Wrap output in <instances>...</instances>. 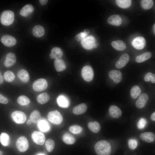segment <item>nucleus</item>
Here are the masks:
<instances>
[{
	"instance_id": "24",
	"label": "nucleus",
	"mask_w": 155,
	"mask_h": 155,
	"mask_svg": "<svg viewBox=\"0 0 155 155\" xmlns=\"http://www.w3.org/2000/svg\"><path fill=\"white\" fill-rule=\"evenodd\" d=\"M54 65L56 70L58 72L63 71L66 68V66L65 62L61 59H55L54 61Z\"/></svg>"
},
{
	"instance_id": "23",
	"label": "nucleus",
	"mask_w": 155,
	"mask_h": 155,
	"mask_svg": "<svg viewBox=\"0 0 155 155\" xmlns=\"http://www.w3.org/2000/svg\"><path fill=\"white\" fill-rule=\"evenodd\" d=\"M32 32L33 35L38 38L41 37L44 34L45 30L44 28L40 25H36L33 28Z\"/></svg>"
},
{
	"instance_id": "13",
	"label": "nucleus",
	"mask_w": 155,
	"mask_h": 155,
	"mask_svg": "<svg viewBox=\"0 0 155 155\" xmlns=\"http://www.w3.org/2000/svg\"><path fill=\"white\" fill-rule=\"evenodd\" d=\"M108 75L110 78L115 83H119L122 79V74L118 70H111L108 73Z\"/></svg>"
},
{
	"instance_id": "18",
	"label": "nucleus",
	"mask_w": 155,
	"mask_h": 155,
	"mask_svg": "<svg viewBox=\"0 0 155 155\" xmlns=\"http://www.w3.org/2000/svg\"><path fill=\"white\" fill-rule=\"evenodd\" d=\"M108 22L110 24L118 26L122 23L121 17L118 15H113L110 16L108 19Z\"/></svg>"
},
{
	"instance_id": "17",
	"label": "nucleus",
	"mask_w": 155,
	"mask_h": 155,
	"mask_svg": "<svg viewBox=\"0 0 155 155\" xmlns=\"http://www.w3.org/2000/svg\"><path fill=\"white\" fill-rule=\"evenodd\" d=\"M140 138L143 141L148 143H151L154 141L155 134L151 132L142 133L140 136Z\"/></svg>"
},
{
	"instance_id": "48",
	"label": "nucleus",
	"mask_w": 155,
	"mask_h": 155,
	"mask_svg": "<svg viewBox=\"0 0 155 155\" xmlns=\"http://www.w3.org/2000/svg\"><path fill=\"white\" fill-rule=\"evenodd\" d=\"M150 81L153 83H155V75L153 74Z\"/></svg>"
},
{
	"instance_id": "42",
	"label": "nucleus",
	"mask_w": 155,
	"mask_h": 155,
	"mask_svg": "<svg viewBox=\"0 0 155 155\" xmlns=\"http://www.w3.org/2000/svg\"><path fill=\"white\" fill-rule=\"evenodd\" d=\"M147 121L146 119L142 118L140 119L137 123V127L140 129L145 128L147 125Z\"/></svg>"
},
{
	"instance_id": "52",
	"label": "nucleus",
	"mask_w": 155,
	"mask_h": 155,
	"mask_svg": "<svg viewBox=\"0 0 155 155\" xmlns=\"http://www.w3.org/2000/svg\"><path fill=\"white\" fill-rule=\"evenodd\" d=\"M3 153L0 150V155H3Z\"/></svg>"
},
{
	"instance_id": "30",
	"label": "nucleus",
	"mask_w": 155,
	"mask_h": 155,
	"mask_svg": "<svg viewBox=\"0 0 155 155\" xmlns=\"http://www.w3.org/2000/svg\"><path fill=\"white\" fill-rule=\"evenodd\" d=\"M38 126L40 130L42 132L47 131L50 129L48 123L44 120H40L38 122Z\"/></svg>"
},
{
	"instance_id": "39",
	"label": "nucleus",
	"mask_w": 155,
	"mask_h": 155,
	"mask_svg": "<svg viewBox=\"0 0 155 155\" xmlns=\"http://www.w3.org/2000/svg\"><path fill=\"white\" fill-rule=\"evenodd\" d=\"M4 79L7 82H11L15 78V76L13 72L11 71H7L4 74Z\"/></svg>"
},
{
	"instance_id": "6",
	"label": "nucleus",
	"mask_w": 155,
	"mask_h": 155,
	"mask_svg": "<svg viewBox=\"0 0 155 155\" xmlns=\"http://www.w3.org/2000/svg\"><path fill=\"white\" fill-rule=\"evenodd\" d=\"M82 76L86 81L90 82L91 81L94 76V71L92 68L89 65L84 66L82 70Z\"/></svg>"
},
{
	"instance_id": "35",
	"label": "nucleus",
	"mask_w": 155,
	"mask_h": 155,
	"mask_svg": "<svg viewBox=\"0 0 155 155\" xmlns=\"http://www.w3.org/2000/svg\"><path fill=\"white\" fill-rule=\"evenodd\" d=\"M116 2L117 5L122 8H127L131 5V1L130 0H117Z\"/></svg>"
},
{
	"instance_id": "50",
	"label": "nucleus",
	"mask_w": 155,
	"mask_h": 155,
	"mask_svg": "<svg viewBox=\"0 0 155 155\" xmlns=\"http://www.w3.org/2000/svg\"><path fill=\"white\" fill-rule=\"evenodd\" d=\"M32 121L30 119H28L27 121V124L28 125H30L31 124Z\"/></svg>"
},
{
	"instance_id": "36",
	"label": "nucleus",
	"mask_w": 155,
	"mask_h": 155,
	"mask_svg": "<svg viewBox=\"0 0 155 155\" xmlns=\"http://www.w3.org/2000/svg\"><path fill=\"white\" fill-rule=\"evenodd\" d=\"M17 102L21 106H25L29 104L30 102V99L25 95H21L17 98Z\"/></svg>"
},
{
	"instance_id": "21",
	"label": "nucleus",
	"mask_w": 155,
	"mask_h": 155,
	"mask_svg": "<svg viewBox=\"0 0 155 155\" xmlns=\"http://www.w3.org/2000/svg\"><path fill=\"white\" fill-rule=\"evenodd\" d=\"M34 8L31 4H28L21 9L20 11V15L24 17H27L30 15L34 11Z\"/></svg>"
},
{
	"instance_id": "25",
	"label": "nucleus",
	"mask_w": 155,
	"mask_h": 155,
	"mask_svg": "<svg viewBox=\"0 0 155 155\" xmlns=\"http://www.w3.org/2000/svg\"><path fill=\"white\" fill-rule=\"evenodd\" d=\"M87 109V106L85 103H81L75 107L73 109V114L76 115H81L84 113Z\"/></svg>"
},
{
	"instance_id": "34",
	"label": "nucleus",
	"mask_w": 155,
	"mask_h": 155,
	"mask_svg": "<svg viewBox=\"0 0 155 155\" xmlns=\"http://www.w3.org/2000/svg\"><path fill=\"white\" fill-rule=\"evenodd\" d=\"M0 142L3 146H8L10 142V139L9 136L6 133H2L0 135Z\"/></svg>"
},
{
	"instance_id": "53",
	"label": "nucleus",
	"mask_w": 155,
	"mask_h": 155,
	"mask_svg": "<svg viewBox=\"0 0 155 155\" xmlns=\"http://www.w3.org/2000/svg\"><path fill=\"white\" fill-rule=\"evenodd\" d=\"M37 155H45L44 154L42 153H40L38 154Z\"/></svg>"
},
{
	"instance_id": "40",
	"label": "nucleus",
	"mask_w": 155,
	"mask_h": 155,
	"mask_svg": "<svg viewBox=\"0 0 155 155\" xmlns=\"http://www.w3.org/2000/svg\"><path fill=\"white\" fill-rule=\"evenodd\" d=\"M82 128L79 125H75L69 127V130L70 132L74 134H78L82 131Z\"/></svg>"
},
{
	"instance_id": "8",
	"label": "nucleus",
	"mask_w": 155,
	"mask_h": 155,
	"mask_svg": "<svg viewBox=\"0 0 155 155\" xmlns=\"http://www.w3.org/2000/svg\"><path fill=\"white\" fill-rule=\"evenodd\" d=\"M11 117L15 122L18 124L24 123L26 119V116L25 113L19 111H16L12 112Z\"/></svg>"
},
{
	"instance_id": "5",
	"label": "nucleus",
	"mask_w": 155,
	"mask_h": 155,
	"mask_svg": "<svg viewBox=\"0 0 155 155\" xmlns=\"http://www.w3.org/2000/svg\"><path fill=\"white\" fill-rule=\"evenodd\" d=\"M48 86L47 81L44 78L38 79L33 82L32 88L36 92L42 91L46 90Z\"/></svg>"
},
{
	"instance_id": "10",
	"label": "nucleus",
	"mask_w": 155,
	"mask_h": 155,
	"mask_svg": "<svg viewBox=\"0 0 155 155\" xmlns=\"http://www.w3.org/2000/svg\"><path fill=\"white\" fill-rule=\"evenodd\" d=\"M1 41L5 46L11 47L14 46L16 43V40L14 37L9 35L3 36L1 38Z\"/></svg>"
},
{
	"instance_id": "27",
	"label": "nucleus",
	"mask_w": 155,
	"mask_h": 155,
	"mask_svg": "<svg viewBox=\"0 0 155 155\" xmlns=\"http://www.w3.org/2000/svg\"><path fill=\"white\" fill-rule=\"evenodd\" d=\"M152 55L151 53L150 52L143 53L136 57L135 61L138 63L143 62L150 58Z\"/></svg>"
},
{
	"instance_id": "51",
	"label": "nucleus",
	"mask_w": 155,
	"mask_h": 155,
	"mask_svg": "<svg viewBox=\"0 0 155 155\" xmlns=\"http://www.w3.org/2000/svg\"><path fill=\"white\" fill-rule=\"evenodd\" d=\"M155 24H154V25L153 27V32L154 34L155 33Z\"/></svg>"
},
{
	"instance_id": "33",
	"label": "nucleus",
	"mask_w": 155,
	"mask_h": 155,
	"mask_svg": "<svg viewBox=\"0 0 155 155\" xmlns=\"http://www.w3.org/2000/svg\"><path fill=\"white\" fill-rule=\"evenodd\" d=\"M141 92V91L139 86L135 85L131 89L130 94L133 98L135 99L140 95Z\"/></svg>"
},
{
	"instance_id": "31",
	"label": "nucleus",
	"mask_w": 155,
	"mask_h": 155,
	"mask_svg": "<svg viewBox=\"0 0 155 155\" xmlns=\"http://www.w3.org/2000/svg\"><path fill=\"white\" fill-rule=\"evenodd\" d=\"M49 99V95L46 92H44L40 94L37 96V98L38 102L41 104L47 102Z\"/></svg>"
},
{
	"instance_id": "29",
	"label": "nucleus",
	"mask_w": 155,
	"mask_h": 155,
	"mask_svg": "<svg viewBox=\"0 0 155 155\" xmlns=\"http://www.w3.org/2000/svg\"><path fill=\"white\" fill-rule=\"evenodd\" d=\"M41 118V115L40 112L36 110L33 111L30 115V119L34 123H38Z\"/></svg>"
},
{
	"instance_id": "11",
	"label": "nucleus",
	"mask_w": 155,
	"mask_h": 155,
	"mask_svg": "<svg viewBox=\"0 0 155 155\" xmlns=\"http://www.w3.org/2000/svg\"><path fill=\"white\" fill-rule=\"evenodd\" d=\"M146 41L145 38L141 36H139L135 38L133 40L132 44L133 46L135 49L141 50L145 47Z\"/></svg>"
},
{
	"instance_id": "43",
	"label": "nucleus",
	"mask_w": 155,
	"mask_h": 155,
	"mask_svg": "<svg viewBox=\"0 0 155 155\" xmlns=\"http://www.w3.org/2000/svg\"><path fill=\"white\" fill-rule=\"evenodd\" d=\"M129 148L132 150L135 149L138 145V143L137 141L134 139H130L128 142Z\"/></svg>"
},
{
	"instance_id": "4",
	"label": "nucleus",
	"mask_w": 155,
	"mask_h": 155,
	"mask_svg": "<svg viewBox=\"0 0 155 155\" xmlns=\"http://www.w3.org/2000/svg\"><path fill=\"white\" fill-rule=\"evenodd\" d=\"M81 44L84 48L87 50L96 48V40L94 37L91 35L87 36L81 41Z\"/></svg>"
},
{
	"instance_id": "47",
	"label": "nucleus",
	"mask_w": 155,
	"mask_h": 155,
	"mask_svg": "<svg viewBox=\"0 0 155 155\" xmlns=\"http://www.w3.org/2000/svg\"><path fill=\"white\" fill-rule=\"evenodd\" d=\"M4 81V78L0 71V84H2Z\"/></svg>"
},
{
	"instance_id": "14",
	"label": "nucleus",
	"mask_w": 155,
	"mask_h": 155,
	"mask_svg": "<svg viewBox=\"0 0 155 155\" xmlns=\"http://www.w3.org/2000/svg\"><path fill=\"white\" fill-rule=\"evenodd\" d=\"M149 97L148 94L144 93L141 95L137 100L135 105L139 108H143L146 104L148 100Z\"/></svg>"
},
{
	"instance_id": "7",
	"label": "nucleus",
	"mask_w": 155,
	"mask_h": 155,
	"mask_svg": "<svg viewBox=\"0 0 155 155\" xmlns=\"http://www.w3.org/2000/svg\"><path fill=\"white\" fill-rule=\"evenodd\" d=\"M16 146L18 150L21 152H25L28 149L29 145L27 139L24 136L19 137L17 140Z\"/></svg>"
},
{
	"instance_id": "44",
	"label": "nucleus",
	"mask_w": 155,
	"mask_h": 155,
	"mask_svg": "<svg viewBox=\"0 0 155 155\" xmlns=\"http://www.w3.org/2000/svg\"><path fill=\"white\" fill-rule=\"evenodd\" d=\"M152 74L150 72H149L146 73L144 76V80L146 82H148L150 81Z\"/></svg>"
},
{
	"instance_id": "9",
	"label": "nucleus",
	"mask_w": 155,
	"mask_h": 155,
	"mask_svg": "<svg viewBox=\"0 0 155 155\" xmlns=\"http://www.w3.org/2000/svg\"><path fill=\"white\" fill-rule=\"evenodd\" d=\"M33 141L36 144L42 145L45 142V137L44 135L41 132L35 131H34L31 135Z\"/></svg>"
},
{
	"instance_id": "19",
	"label": "nucleus",
	"mask_w": 155,
	"mask_h": 155,
	"mask_svg": "<svg viewBox=\"0 0 155 155\" xmlns=\"http://www.w3.org/2000/svg\"><path fill=\"white\" fill-rule=\"evenodd\" d=\"M57 104L63 108H67L69 105V101L68 98L63 95H59L57 99Z\"/></svg>"
},
{
	"instance_id": "2",
	"label": "nucleus",
	"mask_w": 155,
	"mask_h": 155,
	"mask_svg": "<svg viewBox=\"0 0 155 155\" xmlns=\"http://www.w3.org/2000/svg\"><path fill=\"white\" fill-rule=\"evenodd\" d=\"M14 19V13L10 10H6L2 13L0 17V21L3 25L9 26L12 24Z\"/></svg>"
},
{
	"instance_id": "3",
	"label": "nucleus",
	"mask_w": 155,
	"mask_h": 155,
	"mask_svg": "<svg viewBox=\"0 0 155 155\" xmlns=\"http://www.w3.org/2000/svg\"><path fill=\"white\" fill-rule=\"evenodd\" d=\"M49 121L55 125H59L62 122L63 118L60 113L57 110L50 112L47 115Z\"/></svg>"
},
{
	"instance_id": "16",
	"label": "nucleus",
	"mask_w": 155,
	"mask_h": 155,
	"mask_svg": "<svg viewBox=\"0 0 155 155\" xmlns=\"http://www.w3.org/2000/svg\"><path fill=\"white\" fill-rule=\"evenodd\" d=\"M110 116L113 118H118L121 115L122 112L120 109L115 105L111 106L109 108Z\"/></svg>"
},
{
	"instance_id": "26",
	"label": "nucleus",
	"mask_w": 155,
	"mask_h": 155,
	"mask_svg": "<svg viewBox=\"0 0 155 155\" xmlns=\"http://www.w3.org/2000/svg\"><path fill=\"white\" fill-rule=\"evenodd\" d=\"M111 45L114 49L119 51L124 50L126 48L125 43L122 41L120 40L112 42Z\"/></svg>"
},
{
	"instance_id": "28",
	"label": "nucleus",
	"mask_w": 155,
	"mask_h": 155,
	"mask_svg": "<svg viewBox=\"0 0 155 155\" xmlns=\"http://www.w3.org/2000/svg\"><path fill=\"white\" fill-rule=\"evenodd\" d=\"M88 126L89 129L94 133L98 132L101 128L100 124L97 121L89 122L88 124Z\"/></svg>"
},
{
	"instance_id": "38",
	"label": "nucleus",
	"mask_w": 155,
	"mask_h": 155,
	"mask_svg": "<svg viewBox=\"0 0 155 155\" xmlns=\"http://www.w3.org/2000/svg\"><path fill=\"white\" fill-rule=\"evenodd\" d=\"M45 146L47 151L50 152H52L54 148L55 143L52 139H49L46 142Z\"/></svg>"
},
{
	"instance_id": "32",
	"label": "nucleus",
	"mask_w": 155,
	"mask_h": 155,
	"mask_svg": "<svg viewBox=\"0 0 155 155\" xmlns=\"http://www.w3.org/2000/svg\"><path fill=\"white\" fill-rule=\"evenodd\" d=\"M62 139L63 142L68 144H74L75 140L74 137L70 134L65 133L63 135Z\"/></svg>"
},
{
	"instance_id": "1",
	"label": "nucleus",
	"mask_w": 155,
	"mask_h": 155,
	"mask_svg": "<svg viewBox=\"0 0 155 155\" xmlns=\"http://www.w3.org/2000/svg\"><path fill=\"white\" fill-rule=\"evenodd\" d=\"M94 149L97 155H110L111 152V146L105 140H102L97 142L95 145Z\"/></svg>"
},
{
	"instance_id": "20",
	"label": "nucleus",
	"mask_w": 155,
	"mask_h": 155,
	"mask_svg": "<svg viewBox=\"0 0 155 155\" xmlns=\"http://www.w3.org/2000/svg\"><path fill=\"white\" fill-rule=\"evenodd\" d=\"M63 55V52L61 49L57 47L53 48L49 55L50 57L52 59H61Z\"/></svg>"
},
{
	"instance_id": "22",
	"label": "nucleus",
	"mask_w": 155,
	"mask_h": 155,
	"mask_svg": "<svg viewBox=\"0 0 155 155\" xmlns=\"http://www.w3.org/2000/svg\"><path fill=\"white\" fill-rule=\"evenodd\" d=\"M17 76L18 78L24 83L28 82L30 79L28 72L26 70L23 69H21L18 71Z\"/></svg>"
},
{
	"instance_id": "12",
	"label": "nucleus",
	"mask_w": 155,
	"mask_h": 155,
	"mask_svg": "<svg viewBox=\"0 0 155 155\" xmlns=\"http://www.w3.org/2000/svg\"><path fill=\"white\" fill-rule=\"evenodd\" d=\"M129 57L128 54L124 53L122 55L116 62L115 66L118 69H121L125 67L129 61Z\"/></svg>"
},
{
	"instance_id": "46",
	"label": "nucleus",
	"mask_w": 155,
	"mask_h": 155,
	"mask_svg": "<svg viewBox=\"0 0 155 155\" xmlns=\"http://www.w3.org/2000/svg\"><path fill=\"white\" fill-rule=\"evenodd\" d=\"M39 1L40 4L42 5H45L48 1V0H40Z\"/></svg>"
},
{
	"instance_id": "45",
	"label": "nucleus",
	"mask_w": 155,
	"mask_h": 155,
	"mask_svg": "<svg viewBox=\"0 0 155 155\" xmlns=\"http://www.w3.org/2000/svg\"><path fill=\"white\" fill-rule=\"evenodd\" d=\"M8 102V99L0 94V103L6 104Z\"/></svg>"
},
{
	"instance_id": "41",
	"label": "nucleus",
	"mask_w": 155,
	"mask_h": 155,
	"mask_svg": "<svg viewBox=\"0 0 155 155\" xmlns=\"http://www.w3.org/2000/svg\"><path fill=\"white\" fill-rule=\"evenodd\" d=\"M88 34V32L86 31L80 32L75 36V39L78 42L82 41L87 37Z\"/></svg>"
},
{
	"instance_id": "49",
	"label": "nucleus",
	"mask_w": 155,
	"mask_h": 155,
	"mask_svg": "<svg viewBox=\"0 0 155 155\" xmlns=\"http://www.w3.org/2000/svg\"><path fill=\"white\" fill-rule=\"evenodd\" d=\"M151 119L153 121H155V112H153L151 115Z\"/></svg>"
},
{
	"instance_id": "15",
	"label": "nucleus",
	"mask_w": 155,
	"mask_h": 155,
	"mask_svg": "<svg viewBox=\"0 0 155 155\" xmlns=\"http://www.w3.org/2000/svg\"><path fill=\"white\" fill-rule=\"evenodd\" d=\"M16 60V57L15 54L12 53H9L6 55V59L4 63V65L7 67H10L15 63Z\"/></svg>"
},
{
	"instance_id": "37",
	"label": "nucleus",
	"mask_w": 155,
	"mask_h": 155,
	"mask_svg": "<svg viewBox=\"0 0 155 155\" xmlns=\"http://www.w3.org/2000/svg\"><path fill=\"white\" fill-rule=\"evenodd\" d=\"M141 2L142 8L146 10L151 9L154 4L153 1L152 0H143Z\"/></svg>"
}]
</instances>
